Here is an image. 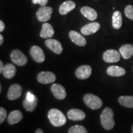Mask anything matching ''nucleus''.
I'll list each match as a JSON object with an SVG mask.
<instances>
[{
	"label": "nucleus",
	"instance_id": "1",
	"mask_svg": "<svg viewBox=\"0 0 133 133\" xmlns=\"http://www.w3.org/2000/svg\"><path fill=\"white\" fill-rule=\"evenodd\" d=\"M114 115V112L110 108L106 107L103 110L101 115V123L102 127L106 130H110L114 128L115 126Z\"/></svg>",
	"mask_w": 133,
	"mask_h": 133
},
{
	"label": "nucleus",
	"instance_id": "2",
	"mask_svg": "<svg viewBox=\"0 0 133 133\" xmlns=\"http://www.w3.org/2000/svg\"><path fill=\"white\" fill-rule=\"evenodd\" d=\"M48 119L51 124L56 127L64 126L66 123V117L62 112L58 109H52L48 112Z\"/></svg>",
	"mask_w": 133,
	"mask_h": 133
},
{
	"label": "nucleus",
	"instance_id": "3",
	"mask_svg": "<svg viewBox=\"0 0 133 133\" xmlns=\"http://www.w3.org/2000/svg\"><path fill=\"white\" fill-rule=\"evenodd\" d=\"M84 104L91 109H99L102 107V101L99 97L92 94H86L83 97Z\"/></svg>",
	"mask_w": 133,
	"mask_h": 133
},
{
	"label": "nucleus",
	"instance_id": "4",
	"mask_svg": "<svg viewBox=\"0 0 133 133\" xmlns=\"http://www.w3.org/2000/svg\"><path fill=\"white\" fill-rule=\"evenodd\" d=\"M52 12V8L49 6H41L36 12V17L39 22H45L51 19Z\"/></svg>",
	"mask_w": 133,
	"mask_h": 133
},
{
	"label": "nucleus",
	"instance_id": "5",
	"mask_svg": "<svg viewBox=\"0 0 133 133\" xmlns=\"http://www.w3.org/2000/svg\"><path fill=\"white\" fill-rule=\"evenodd\" d=\"M38 99L34 94L30 92H28L25 99L23 102V106L28 112H33L37 105Z\"/></svg>",
	"mask_w": 133,
	"mask_h": 133
},
{
	"label": "nucleus",
	"instance_id": "6",
	"mask_svg": "<svg viewBox=\"0 0 133 133\" xmlns=\"http://www.w3.org/2000/svg\"><path fill=\"white\" fill-rule=\"evenodd\" d=\"M11 59L12 62L19 66H24L27 63V58L24 53L18 49H14L11 53Z\"/></svg>",
	"mask_w": 133,
	"mask_h": 133
},
{
	"label": "nucleus",
	"instance_id": "7",
	"mask_svg": "<svg viewBox=\"0 0 133 133\" xmlns=\"http://www.w3.org/2000/svg\"><path fill=\"white\" fill-rule=\"evenodd\" d=\"M120 53L114 49H109L103 54V59L107 63L117 62L120 60Z\"/></svg>",
	"mask_w": 133,
	"mask_h": 133
},
{
	"label": "nucleus",
	"instance_id": "8",
	"mask_svg": "<svg viewBox=\"0 0 133 133\" xmlns=\"http://www.w3.org/2000/svg\"><path fill=\"white\" fill-rule=\"evenodd\" d=\"M30 54L33 60L38 63H42L45 60V55L43 49L38 46H33L30 50Z\"/></svg>",
	"mask_w": 133,
	"mask_h": 133
},
{
	"label": "nucleus",
	"instance_id": "9",
	"mask_svg": "<svg viewBox=\"0 0 133 133\" xmlns=\"http://www.w3.org/2000/svg\"><path fill=\"white\" fill-rule=\"evenodd\" d=\"M56 79V75L51 71H41L37 76L38 82L44 84L54 82Z\"/></svg>",
	"mask_w": 133,
	"mask_h": 133
},
{
	"label": "nucleus",
	"instance_id": "10",
	"mask_svg": "<svg viewBox=\"0 0 133 133\" xmlns=\"http://www.w3.org/2000/svg\"><path fill=\"white\" fill-rule=\"evenodd\" d=\"M92 74V69L89 65H85L79 66L75 71V75L80 79H87Z\"/></svg>",
	"mask_w": 133,
	"mask_h": 133
},
{
	"label": "nucleus",
	"instance_id": "11",
	"mask_svg": "<svg viewBox=\"0 0 133 133\" xmlns=\"http://www.w3.org/2000/svg\"><path fill=\"white\" fill-rule=\"evenodd\" d=\"M22 89V87L18 84H14L11 85L9 88L8 92V98L9 100L12 101L16 100L21 97Z\"/></svg>",
	"mask_w": 133,
	"mask_h": 133
},
{
	"label": "nucleus",
	"instance_id": "12",
	"mask_svg": "<svg viewBox=\"0 0 133 133\" xmlns=\"http://www.w3.org/2000/svg\"><path fill=\"white\" fill-rule=\"evenodd\" d=\"M45 44L47 48L57 54L62 52V46L59 41L54 39H48L45 41Z\"/></svg>",
	"mask_w": 133,
	"mask_h": 133
},
{
	"label": "nucleus",
	"instance_id": "13",
	"mask_svg": "<svg viewBox=\"0 0 133 133\" xmlns=\"http://www.w3.org/2000/svg\"><path fill=\"white\" fill-rule=\"evenodd\" d=\"M51 91L57 99L62 100L65 98L66 93L65 88L59 84H54L51 86Z\"/></svg>",
	"mask_w": 133,
	"mask_h": 133
},
{
	"label": "nucleus",
	"instance_id": "14",
	"mask_svg": "<svg viewBox=\"0 0 133 133\" xmlns=\"http://www.w3.org/2000/svg\"><path fill=\"white\" fill-rule=\"evenodd\" d=\"M69 37L73 43L79 46H84L86 44V39L80 33L75 31H70L69 32Z\"/></svg>",
	"mask_w": 133,
	"mask_h": 133
},
{
	"label": "nucleus",
	"instance_id": "15",
	"mask_svg": "<svg viewBox=\"0 0 133 133\" xmlns=\"http://www.w3.org/2000/svg\"><path fill=\"white\" fill-rule=\"evenodd\" d=\"M100 24L98 22H91L83 26L81 29V32L84 35H89L97 32L100 29Z\"/></svg>",
	"mask_w": 133,
	"mask_h": 133
},
{
	"label": "nucleus",
	"instance_id": "16",
	"mask_svg": "<svg viewBox=\"0 0 133 133\" xmlns=\"http://www.w3.org/2000/svg\"><path fill=\"white\" fill-rule=\"evenodd\" d=\"M67 116L71 120L81 121L85 118L86 114L81 110L74 109L70 110L68 112Z\"/></svg>",
	"mask_w": 133,
	"mask_h": 133
},
{
	"label": "nucleus",
	"instance_id": "17",
	"mask_svg": "<svg viewBox=\"0 0 133 133\" xmlns=\"http://www.w3.org/2000/svg\"><path fill=\"white\" fill-rule=\"evenodd\" d=\"M80 12L89 21H94L97 18V13L92 8L89 6H83L81 8Z\"/></svg>",
	"mask_w": 133,
	"mask_h": 133
},
{
	"label": "nucleus",
	"instance_id": "18",
	"mask_svg": "<svg viewBox=\"0 0 133 133\" xmlns=\"http://www.w3.org/2000/svg\"><path fill=\"white\" fill-rule=\"evenodd\" d=\"M76 4L74 1L69 0V1H65L60 6L59 11L61 15H66L69 12L75 9Z\"/></svg>",
	"mask_w": 133,
	"mask_h": 133
},
{
	"label": "nucleus",
	"instance_id": "19",
	"mask_svg": "<svg viewBox=\"0 0 133 133\" xmlns=\"http://www.w3.org/2000/svg\"><path fill=\"white\" fill-rule=\"evenodd\" d=\"M54 34L53 27L51 24L44 23L43 24L42 29L40 31V36L43 38H52Z\"/></svg>",
	"mask_w": 133,
	"mask_h": 133
},
{
	"label": "nucleus",
	"instance_id": "20",
	"mask_svg": "<svg viewBox=\"0 0 133 133\" xmlns=\"http://www.w3.org/2000/svg\"><path fill=\"white\" fill-rule=\"evenodd\" d=\"M119 52L124 59H128L133 56L132 44H124L119 48Z\"/></svg>",
	"mask_w": 133,
	"mask_h": 133
},
{
	"label": "nucleus",
	"instance_id": "21",
	"mask_svg": "<svg viewBox=\"0 0 133 133\" xmlns=\"http://www.w3.org/2000/svg\"><path fill=\"white\" fill-rule=\"evenodd\" d=\"M23 115L21 111L14 110L10 113L8 117V122L9 124L17 123L22 119Z\"/></svg>",
	"mask_w": 133,
	"mask_h": 133
},
{
	"label": "nucleus",
	"instance_id": "22",
	"mask_svg": "<svg viewBox=\"0 0 133 133\" xmlns=\"http://www.w3.org/2000/svg\"><path fill=\"white\" fill-rule=\"evenodd\" d=\"M107 73L111 76H121L125 74V70L119 66L112 65L108 67Z\"/></svg>",
	"mask_w": 133,
	"mask_h": 133
},
{
	"label": "nucleus",
	"instance_id": "23",
	"mask_svg": "<svg viewBox=\"0 0 133 133\" xmlns=\"http://www.w3.org/2000/svg\"><path fill=\"white\" fill-rule=\"evenodd\" d=\"M16 73V69L14 65L11 64H7L4 65L3 69V75L5 78L8 79H11L15 76Z\"/></svg>",
	"mask_w": 133,
	"mask_h": 133
},
{
	"label": "nucleus",
	"instance_id": "24",
	"mask_svg": "<svg viewBox=\"0 0 133 133\" xmlns=\"http://www.w3.org/2000/svg\"><path fill=\"white\" fill-rule=\"evenodd\" d=\"M122 25V15L119 11H115L112 16V26L115 29H119Z\"/></svg>",
	"mask_w": 133,
	"mask_h": 133
},
{
	"label": "nucleus",
	"instance_id": "25",
	"mask_svg": "<svg viewBox=\"0 0 133 133\" xmlns=\"http://www.w3.org/2000/svg\"><path fill=\"white\" fill-rule=\"evenodd\" d=\"M119 104L128 108H133V96H123L118 99Z\"/></svg>",
	"mask_w": 133,
	"mask_h": 133
},
{
	"label": "nucleus",
	"instance_id": "26",
	"mask_svg": "<svg viewBox=\"0 0 133 133\" xmlns=\"http://www.w3.org/2000/svg\"><path fill=\"white\" fill-rule=\"evenodd\" d=\"M69 133H88V132L84 126L76 125L72 126L69 129Z\"/></svg>",
	"mask_w": 133,
	"mask_h": 133
},
{
	"label": "nucleus",
	"instance_id": "27",
	"mask_svg": "<svg viewBox=\"0 0 133 133\" xmlns=\"http://www.w3.org/2000/svg\"><path fill=\"white\" fill-rule=\"evenodd\" d=\"M124 14L129 19L133 21V6L128 5L126 6L124 9Z\"/></svg>",
	"mask_w": 133,
	"mask_h": 133
},
{
	"label": "nucleus",
	"instance_id": "28",
	"mask_svg": "<svg viewBox=\"0 0 133 133\" xmlns=\"http://www.w3.org/2000/svg\"><path fill=\"white\" fill-rule=\"evenodd\" d=\"M7 116L6 110L3 107L0 108V123L2 124Z\"/></svg>",
	"mask_w": 133,
	"mask_h": 133
},
{
	"label": "nucleus",
	"instance_id": "29",
	"mask_svg": "<svg viewBox=\"0 0 133 133\" xmlns=\"http://www.w3.org/2000/svg\"><path fill=\"white\" fill-rule=\"evenodd\" d=\"M33 4H39L41 6H45L48 4V0H31Z\"/></svg>",
	"mask_w": 133,
	"mask_h": 133
},
{
	"label": "nucleus",
	"instance_id": "30",
	"mask_svg": "<svg viewBox=\"0 0 133 133\" xmlns=\"http://www.w3.org/2000/svg\"><path fill=\"white\" fill-rule=\"evenodd\" d=\"M4 29H5L4 23L2 21H0V31L2 32V31H4Z\"/></svg>",
	"mask_w": 133,
	"mask_h": 133
},
{
	"label": "nucleus",
	"instance_id": "31",
	"mask_svg": "<svg viewBox=\"0 0 133 133\" xmlns=\"http://www.w3.org/2000/svg\"><path fill=\"white\" fill-rule=\"evenodd\" d=\"M4 65H3V63L2 61H0V73L1 74H2L3 71V69H4Z\"/></svg>",
	"mask_w": 133,
	"mask_h": 133
},
{
	"label": "nucleus",
	"instance_id": "32",
	"mask_svg": "<svg viewBox=\"0 0 133 133\" xmlns=\"http://www.w3.org/2000/svg\"><path fill=\"white\" fill-rule=\"evenodd\" d=\"M3 40H4V38H3V36L2 35H0V44H2L3 43Z\"/></svg>",
	"mask_w": 133,
	"mask_h": 133
},
{
	"label": "nucleus",
	"instance_id": "33",
	"mask_svg": "<svg viewBox=\"0 0 133 133\" xmlns=\"http://www.w3.org/2000/svg\"><path fill=\"white\" fill-rule=\"evenodd\" d=\"M35 133H43V131H42V129H36Z\"/></svg>",
	"mask_w": 133,
	"mask_h": 133
},
{
	"label": "nucleus",
	"instance_id": "34",
	"mask_svg": "<svg viewBox=\"0 0 133 133\" xmlns=\"http://www.w3.org/2000/svg\"><path fill=\"white\" fill-rule=\"evenodd\" d=\"M1 89H2V86L0 85V92H1Z\"/></svg>",
	"mask_w": 133,
	"mask_h": 133
},
{
	"label": "nucleus",
	"instance_id": "35",
	"mask_svg": "<svg viewBox=\"0 0 133 133\" xmlns=\"http://www.w3.org/2000/svg\"><path fill=\"white\" fill-rule=\"evenodd\" d=\"M132 132L133 133V126H132Z\"/></svg>",
	"mask_w": 133,
	"mask_h": 133
},
{
	"label": "nucleus",
	"instance_id": "36",
	"mask_svg": "<svg viewBox=\"0 0 133 133\" xmlns=\"http://www.w3.org/2000/svg\"><path fill=\"white\" fill-rule=\"evenodd\" d=\"M132 70H133V67H132Z\"/></svg>",
	"mask_w": 133,
	"mask_h": 133
}]
</instances>
